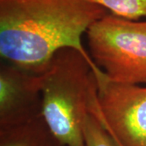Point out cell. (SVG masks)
Listing matches in <instances>:
<instances>
[{"instance_id":"cell-8","label":"cell","mask_w":146,"mask_h":146,"mask_svg":"<svg viewBox=\"0 0 146 146\" xmlns=\"http://www.w3.org/2000/svg\"><path fill=\"white\" fill-rule=\"evenodd\" d=\"M85 146H119L98 119L89 113L84 126Z\"/></svg>"},{"instance_id":"cell-9","label":"cell","mask_w":146,"mask_h":146,"mask_svg":"<svg viewBox=\"0 0 146 146\" xmlns=\"http://www.w3.org/2000/svg\"><path fill=\"white\" fill-rule=\"evenodd\" d=\"M116 142H117V141H116ZM117 143H118V142H117ZM118 144H119V143H118ZM119 146H121V145H119Z\"/></svg>"},{"instance_id":"cell-6","label":"cell","mask_w":146,"mask_h":146,"mask_svg":"<svg viewBox=\"0 0 146 146\" xmlns=\"http://www.w3.org/2000/svg\"><path fill=\"white\" fill-rule=\"evenodd\" d=\"M0 146H61L42 115L0 127Z\"/></svg>"},{"instance_id":"cell-3","label":"cell","mask_w":146,"mask_h":146,"mask_svg":"<svg viewBox=\"0 0 146 146\" xmlns=\"http://www.w3.org/2000/svg\"><path fill=\"white\" fill-rule=\"evenodd\" d=\"M85 34L90 56L110 80L146 84V21L106 14Z\"/></svg>"},{"instance_id":"cell-4","label":"cell","mask_w":146,"mask_h":146,"mask_svg":"<svg viewBox=\"0 0 146 146\" xmlns=\"http://www.w3.org/2000/svg\"><path fill=\"white\" fill-rule=\"evenodd\" d=\"M92 97L89 113L121 146H146V87L110 80Z\"/></svg>"},{"instance_id":"cell-2","label":"cell","mask_w":146,"mask_h":146,"mask_svg":"<svg viewBox=\"0 0 146 146\" xmlns=\"http://www.w3.org/2000/svg\"><path fill=\"white\" fill-rule=\"evenodd\" d=\"M42 115L61 146H85L89 105L106 75L73 48L54 54L40 72Z\"/></svg>"},{"instance_id":"cell-1","label":"cell","mask_w":146,"mask_h":146,"mask_svg":"<svg viewBox=\"0 0 146 146\" xmlns=\"http://www.w3.org/2000/svg\"><path fill=\"white\" fill-rule=\"evenodd\" d=\"M105 15L89 0H0L1 57L40 73L57 51L73 48L97 66L81 38Z\"/></svg>"},{"instance_id":"cell-7","label":"cell","mask_w":146,"mask_h":146,"mask_svg":"<svg viewBox=\"0 0 146 146\" xmlns=\"http://www.w3.org/2000/svg\"><path fill=\"white\" fill-rule=\"evenodd\" d=\"M112 15L131 21L146 16V0H89Z\"/></svg>"},{"instance_id":"cell-5","label":"cell","mask_w":146,"mask_h":146,"mask_svg":"<svg viewBox=\"0 0 146 146\" xmlns=\"http://www.w3.org/2000/svg\"><path fill=\"white\" fill-rule=\"evenodd\" d=\"M42 115L40 73L6 62L0 68V127Z\"/></svg>"}]
</instances>
